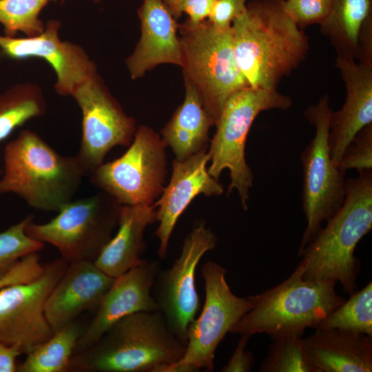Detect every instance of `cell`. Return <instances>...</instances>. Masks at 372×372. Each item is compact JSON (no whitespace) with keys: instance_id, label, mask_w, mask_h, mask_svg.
<instances>
[{"instance_id":"cell-1","label":"cell","mask_w":372,"mask_h":372,"mask_svg":"<svg viewBox=\"0 0 372 372\" xmlns=\"http://www.w3.org/2000/svg\"><path fill=\"white\" fill-rule=\"evenodd\" d=\"M285 0H255L232 23L237 65L249 85L276 90L306 58L307 35L284 8Z\"/></svg>"},{"instance_id":"cell-2","label":"cell","mask_w":372,"mask_h":372,"mask_svg":"<svg viewBox=\"0 0 372 372\" xmlns=\"http://www.w3.org/2000/svg\"><path fill=\"white\" fill-rule=\"evenodd\" d=\"M185 351L160 311H141L121 319L90 348L74 353L69 372H163Z\"/></svg>"},{"instance_id":"cell-3","label":"cell","mask_w":372,"mask_h":372,"mask_svg":"<svg viewBox=\"0 0 372 372\" xmlns=\"http://www.w3.org/2000/svg\"><path fill=\"white\" fill-rule=\"evenodd\" d=\"M371 228L372 172L365 170L345 180L342 207L298 254L303 278L338 282L349 295L357 291L360 264L355 250Z\"/></svg>"},{"instance_id":"cell-4","label":"cell","mask_w":372,"mask_h":372,"mask_svg":"<svg viewBox=\"0 0 372 372\" xmlns=\"http://www.w3.org/2000/svg\"><path fill=\"white\" fill-rule=\"evenodd\" d=\"M0 194L13 193L30 207L58 211L87 176L76 155L58 153L35 132L25 129L4 149Z\"/></svg>"},{"instance_id":"cell-5","label":"cell","mask_w":372,"mask_h":372,"mask_svg":"<svg viewBox=\"0 0 372 372\" xmlns=\"http://www.w3.org/2000/svg\"><path fill=\"white\" fill-rule=\"evenodd\" d=\"M336 282L303 278L300 263L288 278L261 293L251 296L252 308L231 328L239 334L267 333L273 340L296 335L318 324L345 299L335 291Z\"/></svg>"},{"instance_id":"cell-6","label":"cell","mask_w":372,"mask_h":372,"mask_svg":"<svg viewBox=\"0 0 372 372\" xmlns=\"http://www.w3.org/2000/svg\"><path fill=\"white\" fill-rule=\"evenodd\" d=\"M183 76L197 90L216 125L228 99L249 86L234 55L231 27L219 29L207 19L178 25Z\"/></svg>"},{"instance_id":"cell-7","label":"cell","mask_w":372,"mask_h":372,"mask_svg":"<svg viewBox=\"0 0 372 372\" xmlns=\"http://www.w3.org/2000/svg\"><path fill=\"white\" fill-rule=\"evenodd\" d=\"M292 100L277 90H267L245 87L233 94L226 101L210 141L209 174L220 178L224 169L229 172L228 193L236 189L242 207L248 209L254 175L245 160V143L256 118L263 111L287 110Z\"/></svg>"},{"instance_id":"cell-8","label":"cell","mask_w":372,"mask_h":372,"mask_svg":"<svg viewBox=\"0 0 372 372\" xmlns=\"http://www.w3.org/2000/svg\"><path fill=\"white\" fill-rule=\"evenodd\" d=\"M121 205L101 191L71 200L45 223L30 220L25 231L31 238L54 247L68 263L94 262L118 226Z\"/></svg>"},{"instance_id":"cell-9","label":"cell","mask_w":372,"mask_h":372,"mask_svg":"<svg viewBox=\"0 0 372 372\" xmlns=\"http://www.w3.org/2000/svg\"><path fill=\"white\" fill-rule=\"evenodd\" d=\"M332 110L328 94L309 106L304 114L315 126L313 138L302 154L303 169L302 208L307 227L299 252L308 245L342 207L345 198L344 174L333 161L329 144Z\"/></svg>"},{"instance_id":"cell-10","label":"cell","mask_w":372,"mask_h":372,"mask_svg":"<svg viewBox=\"0 0 372 372\" xmlns=\"http://www.w3.org/2000/svg\"><path fill=\"white\" fill-rule=\"evenodd\" d=\"M166 147L154 130L140 125L123 155L101 163L87 176L122 205L153 206L165 187Z\"/></svg>"},{"instance_id":"cell-11","label":"cell","mask_w":372,"mask_h":372,"mask_svg":"<svg viewBox=\"0 0 372 372\" xmlns=\"http://www.w3.org/2000/svg\"><path fill=\"white\" fill-rule=\"evenodd\" d=\"M226 269L207 261L202 267L205 300L203 310L189 324L183 357L163 372H194L214 369L216 349L236 323L253 307L250 296L238 297L226 280Z\"/></svg>"},{"instance_id":"cell-12","label":"cell","mask_w":372,"mask_h":372,"mask_svg":"<svg viewBox=\"0 0 372 372\" xmlns=\"http://www.w3.org/2000/svg\"><path fill=\"white\" fill-rule=\"evenodd\" d=\"M68 265L62 258L56 259L43 265L36 280L0 290V342L17 345L26 355L52 335L45 306Z\"/></svg>"},{"instance_id":"cell-13","label":"cell","mask_w":372,"mask_h":372,"mask_svg":"<svg viewBox=\"0 0 372 372\" xmlns=\"http://www.w3.org/2000/svg\"><path fill=\"white\" fill-rule=\"evenodd\" d=\"M72 96L82 113L81 138L76 154L88 174L103 163L116 146H129L136 130V121L127 115L96 74Z\"/></svg>"},{"instance_id":"cell-14","label":"cell","mask_w":372,"mask_h":372,"mask_svg":"<svg viewBox=\"0 0 372 372\" xmlns=\"http://www.w3.org/2000/svg\"><path fill=\"white\" fill-rule=\"evenodd\" d=\"M216 245L214 234L205 223H198L186 236L180 256L170 268L159 271L154 285L158 310L185 345L188 327L200 307L196 270L202 257Z\"/></svg>"},{"instance_id":"cell-15","label":"cell","mask_w":372,"mask_h":372,"mask_svg":"<svg viewBox=\"0 0 372 372\" xmlns=\"http://www.w3.org/2000/svg\"><path fill=\"white\" fill-rule=\"evenodd\" d=\"M61 23L51 19L44 30L33 37L0 35V50L12 59L32 58L45 61L54 70V88L61 96H71L75 90L97 74L93 60L79 45L60 38Z\"/></svg>"},{"instance_id":"cell-16","label":"cell","mask_w":372,"mask_h":372,"mask_svg":"<svg viewBox=\"0 0 372 372\" xmlns=\"http://www.w3.org/2000/svg\"><path fill=\"white\" fill-rule=\"evenodd\" d=\"M159 271L156 261L144 260L114 278L94 317L78 340L74 353L90 348L124 317L141 311H159L152 293Z\"/></svg>"},{"instance_id":"cell-17","label":"cell","mask_w":372,"mask_h":372,"mask_svg":"<svg viewBox=\"0 0 372 372\" xmlns=\"http://www.w3.org/2000/svg\"><path fill=\"white\" fill-rule=\"evenodd\" d=\"M209 161L210 156L206 149L184 160L173 161L169 183L153 205L158 207L156 221L159 225L156 235L159 240L160 258H166L174 228L194 198L200 194L212 196L223 193V185L208 172L207 165Z\"/></svg>"},{"instance_id":"cell-18","label":"cell","mask_w":372,"mask_h":372,"mask_svg":"<svg viewBox=\"0 0 372 372\" xmlns=\"http://www.w3.org/2000/svg\"><path fill=\"white\" fill-rule=\"evenodd\" d=\"M346 89L342 108L331 112L329 144L331 156L338 165L344 149L364 127L372 124V60L336 57Z\"/></svg>"},{"instance_id":"cell-19","label":"cell","mask_w":372,"mask_h":372,"mask_svg":"<svg viewBox=\"0 0 372 372\" xmlns=\"http://www.w3.org/2000/svg\"><path fill=\"white\" fill-rule=\"evenodd\" d=\"M114 280L93 261L69 263L45 306V315L53 331L85 311H96Z\"/></svg>"},{"instance_id":"cell-20","label":"cell","mask_w":372,"mask_h":372,"mask_svg":"<svg viewBox=\"0 0 372 372\" xmlns=\"http://www.w3.org/2000/svg\"><path fill=\"white\" fill-rule=\"evenodd\" d=\"M141 37L126 59L130 77L143 76L156 66L170 63L181 66L178 24L162 0H143L138 10Z\"/></svg>"},{"instance_id":"cell-21","label":"cell","mask_w":372,"mask_h":372,"mask_svg":"<svg viewBox=\"0 0 372 372\" xmlns=\"http://www.w3.org/2000/svg\"><path fill=\"white\" fill-rule=\"evenodd\" d=\"M302 342L313 372L372 371V337L340 329H316Z\"/></svg>"},{"instance_id":"cell-22","label":"cell","mask_w":372,"mask_h":372,"mask_svg":"<svg viewBox=\"0 0 372 372\" xmlns=\"http://www.w3.org/2000/svg\"><path fill=\"white\" fill-rule=\"evenodd\" d=\"M156 221L154 206L121 205L118 229L104 246L94 264L116 278L141 264L147 227Z\"/></svg>"},{"instance_id":"cell-23","label":"cell","mask_w":372,"mask_h":372,"mask_svg":"<svg viewBox=\"0 0 372 372\" xmlns=\"http://www.w3.org/2000/svg\"><path fill=\"white\" fill-rule=\"evenodd\" d=\"M184 83V100L161 130L163 141L179 161L206 149L214 125L196 87L185 76Z\"/></svg>"},{"instance_id":"cell-24","label":"cell","mask_w":372,"mask_h":372,"mask_svg":"<svg viewBox=\"0 0 372 372\" xmlns=\"http://www.w3.org/2000/svg\"><path fill=\"white\" fill-rule=\"evenodd\" d=\"M372 17V0H331V9L320 31L327 37L337 57L358 61L360 35Z\"/></svg>"},{"instance_id":"cell-25","label":"cell","mask_w":372,"mask_h":372,"mask_svg":"<svg viewBox=\"0 0 372 372\" xmlns=\"http://www.w3.org/2000/svg\"><path fill=\"white\" fill-rule=\"evenodd\" d=\"M84 327L76 320L54 331L45 341L26 354L19 372H69L71 358Z\"/></svg>"},{"instance_id":"cell-26","label":"cell","mask_w":372,"mask_h":372,"mask_svg":"<svg viewBox=\"0 0 372 372\" xmlns=\"http://www.w3.org/2000/svg\"><path fill=\"white\" fill-rule=\"evenodd\" d=\"M41 88L32 83L16 84L0 93V143L27 121L45 114ZM2 170L0 168V174Z\"/></svg>"},{"instance_id":"cell-27","label":"cell","mask_w":372,"mask_h":372,"mask_svg":"<svg viewBox=\"0 0 372 372\" xmlns=\"http://www.w3.org/2000/svg\"><path fill=\"white\" fill-rule=\"evenodd\" d=\"M316 329H340L372 337V282L350 294Z\"/></svg>"},{"instance_id":"cell-28","label":"cell","mask_w":372,"mask_h":372,"mask_svg":"<svg viewBox=\"0 0 372 372\" xmlns=\"http://www.w3.org/2000/svg\"><path fill=\"white\" fill-rule=\"evenodd\" d=\"M57 0H0V24L4 34L15 37L18 32L25 37L41 34L45 24L39 14L50 2Z\"/></svg>"},{"instance_id":"cell-29","label":"cell","mask_w":372,"mask_h":372,"mask_svg":"<svg viewBox=\"0 0 372 372\" xmlns=\"http://www.w3.org/2000/svg\"><path fill=\"white\" fill-rule=\"evenodd\" d=\"M302 336L287 335L273 339L261 372H313Z\"/></svg>"},{"instance_id":"cell-30","label":"cell","mask_w":372,"mask_h":372,"mask_svg":"<svg viewBox=\"0 0 372 372\" xmlns=\"http://www.w3.org/2000/svg\"><path fill=\"white\" fill-rule=\"evenodd\" d=\"M33 218L32 215H29L0 232V278L22 258L44 247L43 242L31 238L25 231L27 224Z\"/></svg>"},{"instance_id":"cell-31","label":"cell","mask_w":372,"mask_h":372,"mask_svg":"<svg viewBox=\"0 0 372 372\" xmlns=\"http://www.w3.org/2000/svg\"><path fill=\"white\" fill-rule=\"evenodd\" d=\"M344 173L354 169L358 172L372 169V124L362 129L347 146L338 165Z\"/></svg>"},{"instance_id":"cell-32","label":"cell","mask_w":372,"mask_h":372,"mask_svg":"<svg viewBox=\"0 0 372 372\" xmlns=\"http://www.w3.org/2000/svg\"><path fill=\"white\" fill-rule=\"evenodd\" d=\"M284 8L300 28L324 23L331 9V0H285Z\"/></svg>"},{"instance_id":"cell-33","label":"cell","mask_w":372,"mask_h":372,"mask_svg":"<svg viewBox=\"0 0 372 372\" xmlns=\"http://www.w3.org/2000/svg\"><path fill=\"white\" fill-rule=\"evenodd\" d=\"M43 269L38 252L28 254L0 278V290L12 285L33 281L41 275Z\"/></svg>"},{"instance_id":"cell-34","label":"cell","mask_w":372,"mask_h":372,"mask_svg":"<svg viewBox=\"0 0 372 372\" xmlns=\"http://www.w3.org/2000/svg\"><path fill=\"white\" fill-rule=\"evenodd\" d=\"M247 0H216L207 20L219 29H227L246 9Z\"/></svg>"},{"instance_id":"cell-35","label":"cell","mask_w":372,"mask_h":372,"mask_svg":"<svg viewBox=\"0 0 372 372\" xmlns=\"http://www.w3.org/2000/svg\"><path fill=\"white\" fill-rule=\"evenodd\" d=\"M249 334H241L233 355L227 364L221 370L223 372H249L254 364L253 354L245 350V347L251 338Z\"/></svg>"},{"instance_id":"cell-36","label":"cell","mask_w":372,"mask_h":372,"mask_svg":"<svg viewBox=\"0 0 372 372\" xmlns=\"http://www.w3.org/2000/svg\"><path fill=\"white\" fill-rule=\"evenodd\" d=\"M216 0H180V10L187 14L186 19L192 24L207 20Z\"/></svg>"},{"instance_id":"cell-37","label":"cell","mask_w":372,"mask_h":372,"mask_svg":"<svg viewBox=\"0 0 372 372\" xmlns=\"http://www.w3.org/2000/svg\"><path fill=\"white\" fill-rule=\"evenodd\" d=\"M21 354L18 346L0 342V372L17 371L16 361Z\"/></svg>"},{"instance_id":"cell-38","label":"cell","mask_w":372,"mask_h":372,"mask_svg":"<svg viewBox=\"0 0 372 372\" xmlns=\"http://www.w3.org/2000/svg\"><path fill=\"white\" fill-rule=\"evenodd\" d=\"M167 6L174 17L177 20L181 15L180 10V0H162Z\"/></svg>"},{"instance_id":"cell-39","label":"cell","mask_w":372,"mask_h":372,"mask_svg":"<svg viewBox=\"0 0 372 372\" xmlns=\"http://www.w3.org/2000/svg\"><path fill=\"white\" fill-rule=\"evenodd\" d=\"M92 1H94V2H99V1H101V0H92Z\"/></svg>"},{"instance_id":"cell-40","label":"cell","mask_w":372,"mask_h":372,"mask_svg":"<svg viewBox=\"0 0 372 372\" xmlns=\"http://www.w3.org/2000/svg\"><path fill=\"white\" fill-rule=\"evenodd\" d=\"M0 195H1V194H0Z\"/></svg>"}]
</instances>
